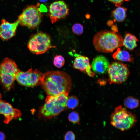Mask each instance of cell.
<instances>
[{
  "label": "cell",
  "mask_w": 140,
  "mask_h": 140,
  "mask_svg": "<svg viewBox=\"0 0 140 140\" xmlns=\"http://www.w3.org/2000/svg\"><path fill=\"white\" fill-rule=\"evenodd\" d=\"M20 71L15 61L10 58H6L0 64V79L6 90H9L12 88Z\"/></svg>",
  "instance_id": "obj_4"
},
{
  "label": "cell",
  "mask_w": 140,
  "mask_h": 140,
  "mask_svg": "<svg viewBox=\"0 0 140 140\" xmlns=\"http://www.w3.org/2000/svg\"><path fill=\"white\" fill-rule=\"evenodd\" d=\"M75 137L74 133L71 131L67 132L64 137V140H75Z\"/></svg>",
  "instance_id": "obj_24"
},
{
  "label": "cell",
  "mask_w": 140,
  "mask_h": 140,
  "mask_svg": "<svg viewBox=\"0 0 140 140\" xmlns=\"http://www.w3.org/2000/svg\"><path fill=\"white\" fill-rule=\"evenodd\" d=\"M68 6L63 1L59 0L51 4L48 8L50 18L52 24L65 17L69 14Z\"/></svg>",
  "instance_id": "obj_10"
},
{
  "label": "cell",
  "mask_w": 140,
  "mask_h": 140,
  "mask_svg": "<svg viewBox=\"0 0 140 140\" xmlns=\"http://www.w3.org/2000/svg\"><path fill=\"white\" fill-rule=\"evenodd\" d=\"M41 2H45L47 1L48 0H39Z\"/></svg>",
  "instance_id": "obj_27"
},
{
  "label": "cell",
  "mask_w": 140,
  "mask_h": 140,
  "mask_svg": "<svg viewBox=\"0 0 140 140\" xmlns=\"http://www.w3.org/2000/svg\"><path fill=\"white\" fill-rule=\"evenodd\" d=\"M138 41L134 35L128 33L125 35L123 39V45L128 49L132 50L137 47V43Z\"/></svg>",
  "instance_id": "obj_15"
},
{
  "label": "cell",
  "mask_w": 140,
  "mask_h": 140,
  "mask_svg": "<svg viewBox=\"0 0 140 140\" xmlns=\"http://www.w3.org/2000/svg\"><path fill=\"white\" fill-rule=\"evenodd\" d=\"M40 4L27 6L18 16V20L22 26L30 29H34L40 24L43 17L42 11L40 9Z\"/></svg>",
  "instance_id": "obj_5"
},
{
  "label": "cell",
  "mask_w": 140,
  "mask_h": 140,
  "mask_svg": "<svg viewBox=\"0 0 140 140\" xmlns=\"http://www.w3.org/2000/svg\"><path fill=\"white\" fill-rule=\"evenodd\" d=\"M110 64L104 56L99 55L95 58L91 64V68L95 74H102L107 72Z\"/></svg>",
  "instance_id": "obj_14"
},
{
  "label": "cell",
  "mask_w": 140,
  "mask_h": 140,
  "mask_svg": "<svg viewBox=\"0 0 140 140\" xmlns=\"http://www.w3.org/2000/svg\"><path fill=\"white\" fill-rule=\"evenodd\" d=\"M79 103V101L75 96L72 95L68 97L66 103V106L68 108L73 109L76 107Z\"/></svg>",
  "instance_id": "obj_19"
},
{
  "label": "cell",
  "mask_w": 140,
  "mask_h": 140,
  "mask_svg": "<svg viewBox=\"0 0 140 140\" xmlns=\"http://www.w3.org/2000/svg\"></svg>",
  "instance_id": "obj_29"
},
{
  "label": "cell",
  "mask_w": 140,
  "mask_h": 140,
  "mask_svg": "<svg viewBox=\"0 0 140 140\" xmlns=\"http://www.w3.org/2000/svg\"><path fill=\"white\" fill-rule=\"evenodd\" d=\"M69 121L73 123H78L80 121L79 115L77 112L73 111L70 113L68 116Z\"/></svg>",
  "instance_id": "obj_22"
},
{
  "label": "cell",
  "mask_w": 140,
  "mask_h": 140,
  "mask_svg": "<svg viewBox=\"0 0 140 140\" xmlns=\"http://www.w3.org/2000/svg\"><path fill=\"white\" fill-rule=\"evenodd\" d=\"M112 125L122 131L132 128L137 122L135 115L119 105L116 107L110 117Z\"/></svg>",
  "instance_id": "obj_3"
},
{
  "label": "cell",
  "mask_w": 140,
  "mask_h": 140,
  "mask_svg": "<svg viewBox=\"0 0 140 140\" xmlns=\"http://www.w3.org/2000/svg\"><path fill=\"white\" fill-rule=\"evenodd\" d=\"M123 39L120 34L113 31L105 30L97 33L93 43L97 51L103 53L112 52L123 46Z\"/></svg>",
  "instance_id": "obj_2"
},
{
  "label": "cell",
  "mask_w": 140,
  "mask_h": 140,
  "mask_svg": "<svg viewBox=\"0 0 140 140\" xmlns=\"http://www.w3.org/2000/svg\"><path fill=\"white\" fill-rule=\"evenodd\" d=\"M27 45L30 51L37 55L43 54L51 48L55 47L52 45L50 36L41 32H38L32 36Z\"/></svg>",
  "instance_id": "obj_6"
},
{
  "label": "cell",
  "mask_w": 140,
  "mask_h": 140,
  "mask_svg": "<svg viewBox=\"0 0 140 140\" xmlns=\"http://www.w3.org/2000/svg\"><path fill=\"white\" fill-rule=\"evenodd\" d=\"M19 24L18 20L13 23H11L5 19H2L0 24V38L2 40H7L14 36Z\"/></svg>",
  "instance_id": "obj_12"
},
{
  "label": "cell",
  "mask_w": 140,
  "mask_h": 140,
  "mask_svg": "<svg viewBox=\"0 0 140 140\" xmlns=\"http://www.w3.org/2000/svg\"><path fill=\"white\" fill-rule=\"evenodd\" d=\"M113 57L115 60L124 62H133L134 58L128 52L124 50H121L119 48L113 54Z\"/></svg>",
  "instance_id": "obj_16"
},
{
  "label": "cell",
  "mask_w": 140,
  "mask_h": 140,
  "mask_svg": "<svg viewBox=\"0 0 140 140\" xmlns=\"http://www.w3.org/2000/svg\"><path fill=\"white\" fill-rule=\"evenodd\" d=\"M65 62L64 59L62 56L57 55L54 57L53 63L56 67L60 68L63 66Z\"/></svg>",
  "instance_id": "obj_21"
},
{
  "label": "cell",
  "mask_w": 140,
  "mask_h": 140,
  "mask_svg": "<svg viewBox=\"0 0 140 140\" xmlns=\"http://www.w3.org/2000/svg\"><path fill=\"white\" fill-rule=\"evenodd\" d=\"M107 72L110 84L123 83L130 74L127 65L118 62H113L110 64Z\"/></svg>",
  "instance_id": "obj_7"
},
{
  "label": "cell",
  "mask_w": 140,
  "mask_h": 140,
  "mask_svg": "<svg viewBox=\"0 0 140 140\" xmlns=\"http://www.w3.org/2000/svg\"><path fill=\"white\" fill-rule=\"evenodd\" d=\"M123 103L126 107L130 109H133L138 107L139 101L136 98L131 96H129L124 100Z\"/></svg>",
  "instance_id": "obj_18"
},
{
  "label": "cell",
  "mask_w": 140,
  "mask_h": 140,
  "mask_svg": "<svg viewBox=\"0 0 140 140\" xmlns=\"http://www.w3.org/2000/svg\"><path fill=\"white\" fill-rule=\"evenodd\" d=\"M112 12V15L114 21L121 22L123 21L126 16L127 9L124 7H117Z\"/></svg>",
  "instance_id": "obj_17"
},
{
  "label": "cell",
  "mask_w": 140,
  "mask_h": 140,
  "mask_svg": "<svg viewBox=\"0 0 140 140\" xmlns=\"http://www.w3.org/2000/svg\"><path fill=\"white\" fill-rule=\"evenodd\" d=\"M69 93L64 92L55 96L56 101L59 104L66 107V103L68 97Z\"/></svg>",
  "instance_id": "obj_20"
},
{
  "label": "cell",
  "mask_w": 140,
  "mask_h": 140,
  "mask_svg": "<svg viewBox=\"0 0 140 140\" xmlns=\"http://www.w3.org/2000/svg\"><path fill=\"white\" fill-rule=\"evenodd\" d=\"M1 98H2L0 92V100H1Z\"/></svg>",
  "instance_id": "obj_28"
},
{
  "label": "cell",
  "mask_w": 140,
  "mask_h": 140,
  "mask_svg": "<svg viewBox=\"0 0 140 140\" xmlns=\"http://www.w3.org/2000/svg\"><path fill=\"white\" fill-rule=\"evenodd\" d=\"M89 59L87 57L77 55L73 64L74 68L82 72L91 77H94L95 74L92 71L91 66L89 63Z\"/></svg>",
  "instance_id": "obj_13"
},
{
  "label": "cell",
  "mask_w": 140,
  "mask_h": 140,
  "mask_svg": "<svg viewBox=\"0 0 140 140\" xmlns=\"http://www.w3.org/2000/svg\"><path fill=\"white\" fill-rule=\"evenodd\" d=\"M70 76L63 71H49L44 74L42 88L48 96H55L64 92L69 93L72 87Z\"/></svg>",
  "instance_id": "obj_1"
},
{
  "label": "cell",
  "mask_w": 140,
  "mask_h": 140,
  "mask_svg": "<svg viewBox=\"0 0 140 140\" xmlns=\"http://www.w3.org/2000/svg\"><path fill=\"white\" fill-rule=\"evenodd\" d=\"M72 29L73 33L77 35L81 34L83 32V26L79 23L74 24L73 26Z\"/></svg>",
  "instance_id": "obj_23"
},
{
  "label": "cell",
  "mask_w": 140,
  "mask_h": 140,
  "mask_svg": "<svg viewBox=\"0 0 140 140\" xmlns=\"http://www.w3.org/2000/svg\"><path fill=\"white\" fill-rule=\"evenodd\" d=\"M115 4L117 7L120 6L124 2V1H128L130 0H108Z\"/></svg>",
  "instance_id": "obj_25"
},
{
  "label": "cell",
  "mask_w": 140,
  "mask_h": 140,
  "mask_svg": "<svg viewBox=\"0 0 140 140\" xmlns=\"http://www.w3.org/2000/svg\"><path fill=\"white\" fill-rule=\"evenodd\" d=\"M0 114L5 117L4 123L8 124L13 119L20 117L22 113L20 110L13 108L11 104L5 101L0 100Z\"/></svg>",
  "instance_id": "obj_11"
},
{
  "label": "cell",
  "mask_w": 140,
  "mask_h": 140,
  "mask_svg": "<svg viewBox=\"0 0 140 140\" xmlns=\"http://www.w3.org/2000/svg\"><path fill=\"white\" fill-rule=\"evenodd\" d=\"M5 134L3 132L0 131V140H5Z\"/></svg>",
  "instance_id": "obj_26"
},
{
  "label": "cell",
  "mask_w": 140,
  "mask_h": 140,
  "mask_svg": "<svg viewBox=\"0 0 140 140\" xmlns=\"http://www.w3.org/2000/svg\"><path fill=\"white\" fill-rule=\"evenodd\" d=\"M44 77V74L38 70H33L31 68L26 72L20 71L17 74L16 80L21 85L33 87L41 85Z\"/></svg>",
  "instance_id": "obj_8"
},
{
  "label": "cell",
  "mask_w": 140,
  "mask_h": 140,
  "mask_svg": "<svg viewBox=\"0 0 140 140\" xmlns=\"http://www.w3.org/2000/svg\"><path fill=\"white\" fill-rule=\"evenodd\" d=\"M65 107L56 101L55 96H48L44 104L40 109L39 113L43 117L50 118L58 115Z\"/></svg>",
  "instance_id": "obj_9"
}]
</instances>
